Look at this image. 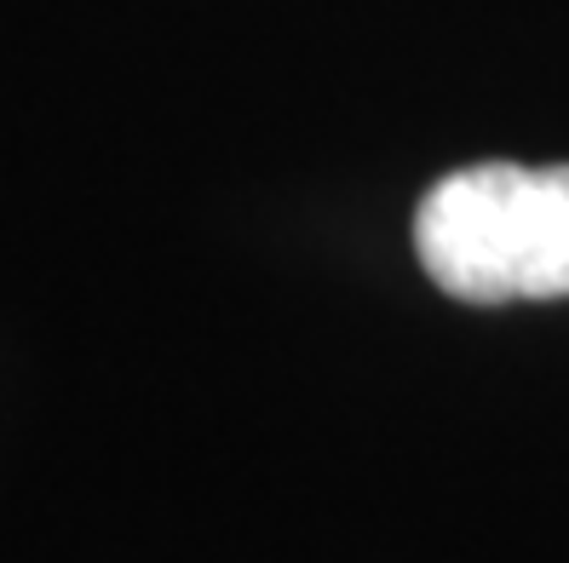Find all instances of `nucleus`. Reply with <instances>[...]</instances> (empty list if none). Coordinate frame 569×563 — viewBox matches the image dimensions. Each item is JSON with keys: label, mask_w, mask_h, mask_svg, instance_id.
<instances>
[{"label": "nucleus", "mask_w": 569, "mask_h": 563, "mask_svg": "<svg viewBox=\"0 0 569 563\" xmlns=\"http://www.w3.org/2000/svg\"><path fill=\"white\" fill-rule=\"evenodd\" d=\"M426 277L466 305L569 293V168L478 161L431 184L415 213Z\"/></svg>", "instance_id": "f257e3e1"}]
</instances>
